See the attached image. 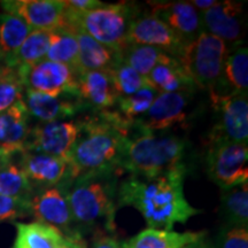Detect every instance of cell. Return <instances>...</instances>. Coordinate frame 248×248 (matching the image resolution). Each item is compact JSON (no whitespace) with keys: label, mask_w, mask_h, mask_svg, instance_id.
<instances>
[{"label":"cell","mask_w":248,"mask_h":248,"mask_svg":"<svg viewBox=\"0 0 248 248\" xmlns=\"http://www.w3.org/2000/svg\"><path fill=\"white\" fill-rule=\"evenodd\" d=\"M133 124L116 111H98L82 120V132L68 161V175L62 183L104 173L120 172Z\"/></svg>","instance_id":"6da1fadb"},{"label":"cell","mask_w":248,"mask_h":248,"mask_svg":"<svg viewBox=\"0 0 248 248\" xmlns=\"http://www.w3.org/2000/svg\"><path fill=\"white\" fill-rule=\"evenodd\" d=\"M187 173L181 169L152 178L129 176L117 186V207L136 208L152 229L172 230L176 223L202 213L185 199L183 185Z\"/></svg>","instance_id":"7a4b0ae2"},{"label":"cell","mask_w":248,"mask_h":248,"mask_svg":"<svg viewBox=\"0 0 248 248\" xmlns=\"http://www.w3.org/2000/svg\"><path fill=\"white\" fill-rule=\"evenodd\" d=\"M188 153L186 138L170 131H142L133 124L121 170L140 178L188 170Z\"/></svg>","instance_id":"3957f363"},{"label":"cell","mask_w":248,"mask_h":248,"mask_svg":"<svg viewBox=\"0 0 248 248\" xmlns=\"http://www.w3.org/2000/svg\"><path fill=\"white\" fill-rule=\"evenodd\" d=\"M117 178L119 172H110L61 183L77 233L79 229L101 228L105 233L115 231Z\"/></svg>","instance_id":"277c9868"},{"label":"cell","mask_w":248,"mask_h":248,"mask_svg":"<svg viewBox=\"0 0 248 248\" xmlns=\"http://www.w3.org/2000/svg\"><path fill=\"white\" fill-rule=\"evenodd\" d=\"M139 12L137 5L128 2L105 4L88 12H76L66 5L61 29L80 31L100 44L122 52L128 46L126 35L130 24Z\"/></svg>","instance_id":"5b68a950"},{"label":"cell","mask_w":248,"mask_h":248,"mask_svg":"<svg viewBox=\"0 0 248 248\" xmlns=\"http://www.w3.org/2000/svg\"><path fill=\"white\" fill-rule=\"evenodd\" d=\"M228 52L223 40L203 31L186 45L178 60L195 88L218 94Z\"/></svg>","instance_id":"8992f818"},{"label":"cell","mask_w":248,"mask_h":248,"mask_svg":"<svg viewBox=\"0 0 248 248\" xmlns=\"http://www.w3.org/2000/svg\"><path fill=\"white\" fill-rule=\"evenodd\" d=\"M206 171L221 190L248 183L247 144L219 141L206 144Z\"/></svg>","instance_id":"52a82bcc"},{"label":"cell","mask_w":248,"mask_h":248,"mask_svg":"<svg viewBox=\"0 0 248 248\" xmlns=\"http://www.w3.org/2000/svg\"><path fill=\"white\" fill-rule=\"evenodd\" d=\"M212 107L215 110L216 123L209 132L206 144L248 141L247 94H216L209 93Z\"/></svg>","instance_id":"ba28073f"},{"label":"cell","mask_w":248,"mask_h":248,"mask_svg":"<svg viewBox=\"0 0 248 248\" xmlns=\"http://www.w3.org/2000/svg\"><path fill=\"white\" fill-rule=\"evenodd\" d=\"M24 89L49 97H76L79 75L66 64L43 60L31 66L16 68Z\"/></svg>","instance_id":"9c48e42d"},{"label":"cell","mask_w":248,"mask_h":248,"mask_svg":"<svg viewBox=\"0 0 248 248\" xmlns=\"http://www.w3.org/2000/svg\"><path fill=\"white\" fill-rule=\"evenodd\" d=\"M82 132V120L39 123L31 129L26 151L43 153L68 162Z\"/></svg>","instance_id":"30bf717a"},{"label":"cell","mask_w":248,"mask_h":248,"mask_svg":"<svg viewBox=\"0 0 248 248\" xmlns=\"http://www.w3.org/2000/svg\"><path fill=\"white\" fill-rule=\"evenodd\" d=\"M128 45L152 46L170 57L179 59L188 42L152 13H141L132 20L128 35Z\"/></svg>","instance_id":"8fae6325"},{"label":"cell","mask_w":248,"mask_h":248,"mask_svg":"<svg viewBox=\"0 0 248 248\" xmlns=\"http://www.w3.org/2000/svg\"><path fill=\"white\" fill-rule=\"evenodd\" d=\"M194 92L160 93L146 113L135 122L142 131H170L188 117V107Z\"/></svg>","instance_id":"7c38bea8"},{"label":"cell","mask_w":248,"mask_h":248,"mask_svg":"<svg viewBox=\"0 0 248 248\" xmlns=\"http://www.w3.org/2000/svg\"><path fill=\"white\" fill-rule=\"evenodd\" d=\"M30 213L37 222L54 226L64 235L77 233L66 192L61 185L45 187L33 194L30 199Z\"/></svg>","instance_id":"4fadbf2b"},{"label":"cell","mask_w":248,"mask_h":248,"mask_svg":"<svg viewBox=\"0 0 248 248\" xmlns=\"http://www.w3.org/2000/svg\"><path fill=\"white\" fill-rule=\"evenodd\" d=\"M0 6L6 13L20 17L32 30L54 31L63 24L64 0H4Z\"/></svg>","instance_id":"5bb4252c"},{"label":"cell","mask_w":248,"mask_h":248,"mask_svg":"<svg viewBox=\"0 0 248 248\" xmlns=\"http://www.w3.org/2000/svg\"><path fill=\"white\" fill-rule=\"evenodd\" d=\"M203 30L217 37L226 45L231 46L243 43L244 31V2L225 0L217 1L215 6L201 12Z\"/></svg>","instance_id":"9a60e30c"},{"label":"cell","mask_w":248,"mask_h":248,"mask_svg":"<svg viewBox=\"0 0 248 248\" xmlns=\"http://www.w3.org/2000/svg\"><path fill=\"white\" fill-rule=\"evenodd\" d=\"M151 12L186 42L203 32L201 13L190 1H150Z\"/></svg>","instance_id":"2e32d148"},{"label":"cell","mask_w":248,"mask_h":248,"mask_svg":"<svg viewBox=\"0 0 248 248\" xmlns=\"http://www.w3.org/2000/svg\"><path fill=\"white\" fill-rule=\"evenodd\" d=\"M30 115L23 100L0 114V157L11 161L13 155L26 152L29 140Z\"/></svg>","instance_id":"e0dca14e"},{"label":"cell","mask_w":248,"mask_h":248,"mask_svg":"<svg viewBox=\"0 0 248 248\" xmlns=\"http://www.w3.org/2000/svg\"><path fill=\"white\" fill-rule=\"evenodd\" d=\"M23 102L30 116L42 123L66 121L84 109V106L76 97H49L32 90H24Z\"/></svg>","instance_id":"ac0fdd59"},{"label":"cell","mask_w":248,"mask_h":248,"mask_svg":"<svg viewBox=\"0 0 248 248\" xmlns=\"http://www.w3.org/2000/svg\"><path fill=\"white\" fill-rule=\"evenodd\" d=\"M77 99L85 108H91L98 113L113 108L119 97L109 74L105 71H86L78 77Z\"/></svg>","instance_id":"d6986e66"},{"label":"cell","mask_w":248,"mask_h":248,"mask_svg":"<svg viewBox=\"0 0 248 248\" xmlns=\"http://www.w3.org/2000/svg\"><path fill=\"white\" fill-rule=\"evenodd\" d=\"M20 167L33 186L52 187L60 185L68 175V162L36 152H23Z\"/></svg>","instance_id":"ffe728a7"},{"label":"cell","mask_w":248,"mask_h":248,"mask_svg":"<svg viewBox=\"0 0 248 248\" xmlns=\"http://www.w3.org/2000/svg\"><path fill=\"white\" fill-rule=\"evenodd\" d=\"M79 46L78 54V74L86 71H108L122 62L121 52L100 44L91 37L75 31Z\"/></svg>","instance_id":"44dd1931"},{"label":"cell","mask_w":248,"mask_h":248,"mask_svg":"<svg viewBox=\"0 0 248 248\" xmlns=\"http://www.w3.org/2000/svg\"><path fill=\"white\" fill-rule=\"evenodd\" d=\"M147 83L157 93L195 92V85L183 68L181 61L167 57L147 77Z\"/></svg>","instance_id":"7402d4cb"},{"label":"cell","mask_w":248,"mask_h":248,"mask_svg":"<svg viewBox=\"0 0 248 248\" xmlns=\"http://www.w3.org/2000/svg\"><path fill=\"white\" fill-rule=\"evenodd\" d=\"M207 235L206 231L175 232L147 228L123 241L124 248H183Z\"/></svg>","instance_id":"603a6c76"},{"label":"cell","mask_w":248,"mask_h":248,"mask_svg":"<svg viewBox=\"0 0 248 248\" xmlns=\"http://www.w3.org/2000/svg\"><path fill=\"white\" fill-rule=\"evenodd\" d=\"M248 51L243 43L229 48L223 67L221 91L218 94H247Z\"/></svg>","instance_id":"cb8c5ba5"},{"label":"cell","mask_w":248,"mask_h":248,"mask_svg":"<svg viewBox=\"0 0 248 248\" xmlns=\"http://www.w3.org/2000/svg\"><path fill=\"white\" fill-rule=\"evenodd\" d=\"M16 238L12 248H62L67 240L60 230L40 222L15 223Z\"/></svg>","instance_id":"d4e9b609"},{"label":"cell","mask_w":248,"mask_h":248,"mask_svg":"<svg viewBox=\"0 0 248 248\" xmlns=\"http://www.w3.org/2000/svg\"><path fill=\"white\" fill-rule=\"evenodd\" d=\"M219 215L224 226L248 229V183L221 190Z\"/></svg>","instance_id":"484cf974"},{"label":"cell","mask_w":248,"mask_h":248,"mask_svg":"<svg viewBox=\"0 0 248 248\" xmlns=\"http://www.w3.org/2000/svg\"><path fill=\"white\" fill-rule=\"evenodd\" d=\"M32 29L20 17L0 14V62L8 66L12 59Z\"/></svg>","instance_id":"4316f807"},{"label":"cell","mask_w":248,"mask_h":248,"mask_svg":"<svg viewBox=\"0 0 248 248\" xmlns=\"http://www.w3.org/2000/svg\"><path fill=\"white\" fill-rule=\"evenodd\" d=\"M53 37L54 31L32 30L17 49L7 67L16 69L18 67L31 66L45 60Z\"/></svg>","instance_id":"83f0119b"},{"label":"cell","mask_w":248,"mask_h":248,"mask_svg":"<svg viewBox=\"0 0 248 248\" xmlns=\"http://www.w3.org/2000/svg\"><path fill=\"white\" fill-rule=\"evenodd\" d=\"M35 186L29 181L20 164L9 161L0 168V195L15 199L30 200Z\"/></svg>","instance_id":"f1b7e54d"},{"label":"cell","mask_w":248,"mask_h":248,"mask_svg":"<svg viewBox=\"0 0 248 248\" xmlns=\"http://www.w3.org/2000/svg\"><path fill=\"white\" fill-rule=\"evenodd\" d=\"M78 54L79 46L75 33L64 29L54 30L53 40L45 60L66 64L78 74Z\"/></svg>","instance_id":"f546056e"},{"label":"cell","mask_w":248,"mask_h":248,"mask_svg":"<svg viewBox=\"0 0 248 248\" xmlns=\"http://www.w3.org/2000/svg\"><path fill=\"white\" fill-rule=\"evenodd\" d=\"M122 61L131 67L139 75L147 78L151 71L160 62L170 55L163 53L160 49L146 45H128L121 52Z\"/></svg>","instance_id":"4dcf8cb0"},{"label":"cell","mask_w":248,"mask_h":248,"mask_svg":"<svg viewBox=\"0 0 248 248\" xmlns=\"http://www.w3.org/2000/svg\"><path fill=\"white\" fill-rule=\"evenodd\" d=\"M159 94L160 93H157L151 86H145L129 97L117 99L115 105L117 106L116 113L125 122L133 124L146 113Z\"/></svg>","instance_id":"1f68e13d"},{"label":"cell","mask_w":248,"mask_h":248,"mask_svg":"<svg viewBox=\"0 0 248 248\" xmlns=\"http://www.w3.org/2000/svg\"><path fill=\"white\" fill-rule=\"evenodd\" d=\"M108 74L119 98L129 97L145 86H150L145 77L139 75L137 71L133 70L123 61L108 71Z\"/></svg>","instance_id":"d6a6232c"},{"label":"cell","mask_w":248,"mask_h":248,"mask_svg":"<svg viewBox=\"0 0 248 248\" xmlns=\"http://www.w3.org/2000/svg\"><path fill=\"white\" fill-rule=\"evenodd\" d=\"M24 86L21 82L17 71L7 67L0 76V114L9 109L18 101L23 100Z\"/></svg>","instance_id":"836d02e7"},{"label":"cell","mask_w":248,"mask_h":248,"mask_svg":"<svg viewBox=\"0 0 248 248\" xmlns=\"http://www.w3.org/2000/svg\"><path fill=\"white\" fill-rule=\"evenodd\" d=\"M31 215L30 200L15 199L0 195V223L12 222Z\"/></svg>","instance_id":"e575fe53"},{"label":"cell","mask_w":248,"mask_h":248,"mask_svg":"<svg viewBox=\"0 0 248 248\" xmlns=\"http://www.w3.org/2000/svg\"><path fill=\"white\" fill-rule=\"evenodd\" d=\"M215 248H248V229L224 226L218 234Z\"/></svg>","instance_id":"d590c367"},{"label":"cell","mask_w":248,"mask_h":248,"mask_svg":"<svg viewBox=\"0 0 248 248\" xmlns=\"http://www.w3.org/2000/svg\"><path fill=\"white\" fill-rule=\"evenodd\" d=\"M88 248H124L123 241L116 239L113 235L102 233L98 234Z\"/></svg>","instance_id":"8d00e7d4"},{"label":"cell","mask_w":248,"mask_h":248,"mask_svg":"<svg viewBox=\"0 0 248 248\" xmlns=\"http://www.w3.org/2000/svg\"><path fill=\"white\" fill-rule=\"evenodd\" d=\"M68 7L76 12H88L92 9L99 8L105 5V2L99 1V0H69V1H64Z\"/></svg>","instance_id":"74e56055"},{"label":"cell","mask_w":248,"mask_h":248,"mask_svg":"<svg viewBox=\"0 0 248 248\" xmlns=\"http://www.w3.org/2000/svg\"><path fill=\"white\" fill-rule=\"evenodd\" d=\"M62 248H88V244L78 233L67 235V240Z\"/></svg>","instance_id":"f35d334b"},{"label":"cell","mask_w":248,"mask_h":248,"mask_svg":"<svg viewBox=\"0 0 248 248\" xmlns=\"http://www.w3.org/2000/svg\"><path fill=\"white\" fill-rule=\"evenodd\" d=\"M183 248H215V245L213 244V241L207 238V235L201 238L199 240H195L193 243L186 245Z\"/></svg>","instance_id":"ab89813d"},{"label":"cell","mask_w":248,"mask_h":248,"mask_svg":"<svg viewBox=\"0 0 248 248\" xmlns=\"http://www.w3.org/2000/svg\"><path fill=\"white\" fill-rule=\"evenodd\" d=\"M192 5L194 6L198 11L200 12H204L207 9H209L210 7L216 5V0H194V1H190Z\"/></svg>","instance_id":"60d3db41"},{"label":"cell","mask_w":248,"mask_h":248,"mask_svg":"<svg viewBox=\"0 0 248 248\" xmlns=\"http://www.w3.org/2000/svg\"><path fill=\"white\" fill-rule=\"evenodd\" d=\"M7 69V66H5L4 63H1V62H0V76L2 75V74H4V71Z\"/></svg>","instance_id":"b9f144b4"},{"label":"cell","mask_w":248,"mask_h":248,"mask_svg":"<svg viewBox=\"0 0 248 248\" xmlns=\"http://www.w3.org/2000/svg\"><path fill=\"white\" fill-rule=\"evenodd\" d=\"M8 162H9V161H5V160H2L1 157H0V168H1L2 166H5V164L8 163Z\"/></svg>","instance_id":"7bdbcfd3"}]
</instances>
